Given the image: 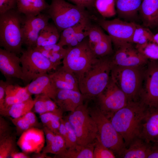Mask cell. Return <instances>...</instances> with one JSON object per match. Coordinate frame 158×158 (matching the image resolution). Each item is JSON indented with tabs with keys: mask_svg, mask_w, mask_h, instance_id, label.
I'll return each instance as SVG.
<instances>
[{
	"mask_svg": "<svg viewBox=\"0 0 158 158\" xmlns=\"http://www.w3.org/2000/svg\"><path fill=\"white\" fill-rule=\"evenodd\" d=\"M46 10L60 33L64 29L92 16L86 9L65 0H51Z\"/></svg>",
	"mask_w": 158,
	"mask_h": 158,
	"instance_id": "5",
	"label": "cell"
},
{
	"mask_svg": "<svg viewBox=\"0 0 158 158\" xmlns=\"http://www.w3.org/2000/svg\"><path fill=\"white\" fill-rule=\"evenodd\" d=\"M54 73L66 82L78 87V80L76 76L73 73L65 69L62 66Z\"/></svg>",
	"mask_w": 158,
	"mask_h": 158,
	"instance_id": "38",
	"label": "cell"
},
{
	"mask_svg": "<svg viewBox=\"0 0 158 158\" xmlns=\"http://www.w3.org/2000/svg\"><path fill=\"white\" fill-rule=\"evenodd\" d=\"M35 102L32 97L24 101L12 104L1 112L0 114L4 116L15 118L21 117L32 111Z\"/></svg>",
	"mask_w": 158,
	"mask_h": 158,
	"instance_id": "27",
	"label": "cell"
},
{
	"mask_svg": "<svg viewBox=\"0 0 158 158\" xmlns=\"http://www.w3.org/2000/svg\"><path fill=\"white\" fill-rule=\"evenodd\" d=\"M135 47L148 59L158 60V44L149 42L141 45H136Z\"/></svg>",
	"mask_w": 158,
	"mask_h": 158,
	"instance_id": "35",
	"label": "cell"
},
{
	"mask_svg": "<svg viewBox=\"0 0 158 158\" xmlns=\"http://www.w3.org/2000/svg\"><path fill=\"white\" fill-rule=\"evenodd\" d=\"M63 117L58 116L50 121L46 126L55 134H59L61 119Z\"/></svg>",
	"mask_w": 158,
	"mask_h": 158,
	"instance_id": "47",
	"label": "cell"
},
{
	"mask_svg": "<svg viewBox=\"0 0 158 158\" xmlns=\"http://www.w3.org/2000/svg\"><path fill=\"white\" fill-rule=\"evenodd\" d=\"M147 108L140 100L129 102L110 117L112 124L123 138L126 148L133 140L140 137Z\"/></svg>",
	"mask_w": 158,
	"mask_h": 158,
	"instance_id": "1",
	"label": "cell"
},
{
	"mask_svg": "<svg viewBox=\"0 0 158 158\" xmlns=\"http://www.w3.org/2000/svg\"><path fill=\"white\" fill-rule=\"evenodd\" d=\"M47 156V154L42 152L37 153H34L31 157L33 158H50Z\"/></svg>",
	"mask_w": 158,
	"mask_h": 158,
	"instance_id": "52",
	"label": "cell"
},
{
	"mask_svg": "<svg viewBox=\"0 0 158 158\" xmlns=\"http://www.w3.org/2000/svg\"><path fill=\"white\" fill-rule=\"evenodd\" d=\"M112 42L108 35L97 43L92 49L97 58H101L110 56L113 53Z\"/></svg>",
	"mask_w": 158,
	"mask_h": 158,
	"instance_id": "32",
	"label": "cell"
},
{
	"mask_svg": "<svg viewBox=\"0 0 158 158\" xmlns=\"http://www.w3.org/2000/svg\"><path fill=\"white\" fill-rule=\"evenodd\" d=\"M63 119L68 133V143L67 146L68 149L78 144L77 138L72 126L67 118L66 117Z\"/></svg>",
	"mask_w": 158,
	"mask_h": 158,
	"instance_id": "41",
	"label": "cell"
},
{
	"mask_svg": "<svg viewBox=\"0 0 158 158\" xmlns=\"http://www.w3.org/2000/svg\"><path fill=\"white\" fill-rule=\"evenodd\" d=\"M10 81L6 80L0 81V112L5 109V90L7 85L10 83Z\"/></svg>",
	"mask_w": 158,
	"mask_h": 158,
	"instance_id": "45",
	"label": "cell"
},
{
	"mask_svg": "<svg viewBox=\"0 0 158 158\" xmlns=\"http://www.w3.org/2000/svg\"><path fill=\"white\" fill-rule=\"evenodd\" d=\"M31 95H43L54 101L58 89L54 85L49 74L40 75L32 81L26 86Z\"/></svg>",
	"mask_w": 158,
	"mask_h": 158,
	"instance_id": "18",
	"label": "cell"
},
{
	"mask_svg": "<svg viewBox=\"0 0 158 158\" xmlns=\"http://www.w3.org/2000/svg\"><path fill=\"white\" fill-rule=\"evenodd\" d=\"M67 149L66 142L59 134H56L53 140L48 145L44 147L42 152L47 154L51 153L55 155L60 154Z\"/></svg>",
	"mask_w": 158,
	"mask_h": 158,
	"instance_id": "33",
	"label": "cell"
},
{
	"mask_svg": "<svg viewBox=\"0 0 158 158\" xmlns=\"http://www.w3.org/2000/svg\"><path fill=\"white\" fill-rule=\"evenodd\" d=\"M15 138L11 135L0 140V158H9L13 152L18 150Z\"/></svg>",
	"mask_w": 158,
	"mask_h": 158,
	"instance_id": "34",
	"label": "cell"
},
{
	"mask_svg": "<svg viewBox=\"0 0 158 158\" xmlns=\"http://www.w3.org/2000/svg\"><path fill=\"white\" fill-rule=\"evenodd\" d=\"M132 43L123 44L115 48L111 58V66H138L147 64L148 59L134 47Z\"/></svg>",
	"mask_w": 158,
	"mask_h": 158,
	"instance_id": "13",
	"label": "cell"
},
{
	"mask_svg": "<svg viewBox=\"0 0 158 158\" xmlns=\"http://www.w3.org/2000/svg\"><path fill=\"white\" fill-rule=\"evenodd\" d=\"M88 109L90 115L97 125V139L115 154L122 157L126 148L122 136L116 130L109 118L98 107Z\"/></svg>",
	"mask_w": 158,
	"mask_h": 158,
	"instance_id": "6",
	"label": "cell"
},
{
	"mask_svg": "<svg viewBox=\"0 0 158 158\" xmlns=\"http://www.w3.org/2000/svg\"><path fill=\"white\" fill-rule=\"evenodd\" d=\"M107 35L98 25L92 24L87 37L89 44L91 49Z\"/></svg>",
	"mask_w": 158,
	"mask_h": 158,
	"instance_id": "36",
	"label": "cell"
},
{
	"mask_svg": "<svg viewBox=\"0 0 158 158\" xmlns=\"http://www.w3.org/2000/svg\"><path fill=\"white\" fill-rule=\"evenodd\" d=\"M59 134L60 135L64 140L67 147L68 143V133L64 120L63 118L61 119V123L59 129Z\"/></svg>",
	"mask_w": 158,
	"mask_h": 158,
	"instance_id": "48",
	"label": "cell"
},
{
	"mask_svg": "<svg viewBox=\"0 0 158 158\" xmlns=\"http://www.w3.org/2000/svg\"><path fill=\"white\" fill-rule=\"evenodd\" d=\"M49 74L54 85L57 89L71 90L80 91L78 87L66 82L54 72L51 73Z\"/></svg>",
	"mask_w": 158,
	"mask_h": 158,
	"instance_id": "39",
	"label": "cell"
},
{
	"mask_svg": "<svg viewBox=\"0 0 158 158\" xmlns=\"http://www.w3.org/2000/svg\"><path fill=\"white\" fill-rule=\"evenodd\" d=\"M11 129L8 122L2 116L0 117V140L12 135Z\"/></svg>",
	"mask_w": 158,
	"mask_h": 158,
	"instance_id": "42",
	"label": "cell"
},
{
	"mask_svg": "<svg viewBox=\"0 0 158 158\" xmlns=\"http://www.w3.org/2000/svg\"><path fill=\"white\" fill-rule=\"evenodd\" d=\"M95 143L86 146L77 144L67 149L63 153L55 155L54 158H93Z\"/></svg>",
	"mask_w": 158,
	"mask_h": 158,
	"instance_id": "24",
	"label": "cell"
},
{
	"mask_svg": "<svg viewBox=\"0 0 158 158\" xmlns=\"http://www.w3.org/2000/svg\"><path fill=\"white\" fill-rule=\"evenodd\" d=\"M45 141L43 129L33 127L23 132L17 142L23 152L29 154L42 151Z\"/></svg>",
	"mask_w": 158,
	"mask_h": 158,
	"instance_id": "14",
	"label": "cell"
},
{
	"mask_svg": "<svg viewBox=\"0 0 158 158\" xmlns=\"http://www.w3.org/2000/svg\"><path fill=\"white\" fill-rule=\"evenodd\" d=\"M15 53L0 49V71L6 80L13 78L23 79L20 57Z\"/></svg>",
	"mask_w": 158,
	"mask_h": 158,
	"instance_id": "15",
	"label": "cell"
},
{
	"mask_svg": "<svg viewBox=\"0 0 158 158\" xmlns=\"http://www.w3.org/2000/svg\"><path fill=\"white\" fill-rule=\"evenodd\" d=\"M93 20L107 32L115 48L126 43H131L135 23L119 18L108 20L98 18L95 16Z\"/></svg>",
	"mask_w": 158,
	"mask_h": 158,
	"instance_id": "11",
	"label": "cell"
},
{
	"mask_svg": "<svg viewBox=\"0 0 158 158\" xmlns=\"http://www.w3.org/2000/svg\"><path fill=\"white\" fill-rule=\"evenodd\" d=\"M66 117L75 132L78 144L86 146L95 142L97 127L90 114L87 103L79 106Z\"/></svg>",
	"mask_w": 158,
	"mask_h": 158,
	"instance_id": "7",
	"label": "cell"
},
{
	"mask_svg": "<svg viewBox=\"0 0 158 158\" xmlns=\"http://www.w3.org/2000/svg\"><path fill=\"white\" fill-rule=\"evenodd\" d=\"M49 6L45 0H17L16 9L20 13L29 17L37 16Z\"/></svg>",
	"mask_w": 158,
	"mask_h": 158,
	"instance_id": "23",
	"label": "cell"
},
{
	"mask_svg": "<svg viewBox=\"0 0 158 158\" xmlns=\"http://www.w3.org/2000/svg\"><path fill=\"white\" fill-rule=\"evenodd\" d=\"M154 35L148 28L135 23L131 43L136 45H141L152 42Z\"/></svg>",
	"mask_w": 158,
	"mask_h": 158,
	"instance_id": "29",
	"label": "cell"
},
{
	"mask_svg": "<svg viewBox=\"0 0 158 158\" xmlns=\"http://www.w3.org/2000/svg\"><path fill=\"white\" fill-rule=\"evenodd\" d=\"M115 154L96 139L95 145L93 158H115Z\"/></svg>",
	"mask_w": 158,
	"mask_h": 158,
	"instance_id": "37",
	"label": "cell"
},
{
	"mask_svg": "<svg viewBox=\"0 0 158 158\" xmlns=\"http://www.w3.org/2000/svg\"><path fill=\"white\" fill-rule=\"evenodd\" d=\"M35 48L57 67L61 63L67 49V48H65L58 43Z\"/></svg>",
	"mask_w": 158,
	"mask_h": 158,
	"instance_id": "25",
	"label": "cell"
},
{
	"mask_svg": "<svg viewBox=\"0 0 158 158\" xmlns=\"http://www.w3.org/2000/svg\"><path fill=\"white\" fill-rule=\"evenodd\" d=\"M79 6L90 10L94 7L95 0H68Z\"/></svg>",
	"mask_w": 158,
	"mask_h": 158,
	"instance_id": "46",
	"label": "cell"
},
{
	"mask_svg": "<svg viewBox=\"0 0 158 158\" xmlns=\"http://www.w3.org/2000/svg\"><path fill=\"white\" fill-rule=\"evenodd\" d=\"M35 102L32 109L39 115L47 112L43 95H36Z\"/></svg>",
	"mask_w": 158,
	"mask_h": 158,
	"instance_id": "40",
	"label": "cell"
},
{
	"mask_svg": "<svg viewBox=\"0 0 158 158\" xmlns=\"http://www.w3.org/2000/svg\"><path fill=\"white\" fill-rule=\"evenodd\" d=\"M152 42L158 44V33L154 35Z\"/></svg>",
	"mask_w": 158,
	"mask_h": 158,
	"instance_id": "53",
	"label": "cell"
},
{
	"mask_svg": "<svg viewBox=\"0 0 158 158\" xmlns=\"http://www.w3.org/2000/svg\"><path fill=\"white\" fill-rule=\"evenodd\" d=\"M151 143L140 137L133 140L125 150L121 157L147 158L150 153Z\"/></svg>",
	"mask_w": 158,
	"mask_h": 158,
	"instance_id": "21",
	"label": "cell"
},
{
	"mask_svg": "<svg viewBox=\"0 0 158 158\" xmlns=\"http://www.w3.org/2000/svg\"><path fill=\"white\" fill-rule=\"evenodd\" d=\"M142 0H115L116 14L123 20L135 21L139 17V12Z\"/></svg>",
	"mask_w": 158,
	"mask_h": 158,
	"instance_id": "19",
	"label": "cell"
},
{
	"mask_svg": "<svg viewBox=\"0 0 158 158\" xmlns=\"http://www.w3.org/2000/svg\"><path fill=\"white\" fill-rule=\"evenodd\" d=\"M10 118L16 126V134L18 135L30 128H37L39 125L35 114L32 111L21 117L15 118L10 117Z\"/></svg>",
	"mask_w": 158,
	"mask_h": 158,
	"instance_id": "28",
	"label": "cell"
},
{
	"mask_svg": "<svg viewBox=\"0 0 158 158\" xmlns=\"http://www.w3.org/2000/svg\"><path fill=\"white\" fill-rule=\"evenodd\" d=\"M60 35V32L55 25L49 23L40 31L35 48L57 43Z\"/></svg>",
	"mask_w": 158,
	"mask_h": 158,
	"instance_id": "26",
	"label": "cell"
},
{
	"mask_svg": "<svg viewBox=\"0 0 158 158\" xmlns=\"http://www.w3.org/2000/svg\"><path fill=\"white\" fill-rule=\"evenodd\" d=\"M147 158H158V143H151L150 152Z\"/></svg>",
	"mask_w": 158,
	"mask_h": 158,
	"instance_id": "50",
	"label": "cell"
},
{
	"mask_svg": "<svg viewBox=\"0 0 158 158\" xmlns=\"http://www.w3.org/2000/svg\"><path fill=\"white\" fill-rule=\"evenodd\" d=\"M10 158H29L30 157L28 154L22 151L19 152L18 150L12 152L10 155Z\"/></svg>",
	"mask_w": 158,
	"mask_h": 158,
	"instance_id": "51",
	"label": "cell"
},
{
	"mask_svg": "<svg viewBox=\"0 0 158 158\" xmlns=\"http://www.w3.org/2000/svg\"><path fill=\"white\" fill-rule=\"evenodd\" d=\"M20 57L23 81L28 84L32 81L58 67L35 48L28 47ZM27 84V85H28Z\"/></svg>",
	"mask_w": 158,
	"mask_h": 158,
	"instance_id": "9",
	"label": "cell"
},
{
	"mask_svg": "<svg viewBox=\"0 0 158 158\" xmlns=\"http://www.w3.org/2000/svg\"><path fill=\"white\" fill-rule=\"evenodd\" d=\"M63 112L61 110L58 111L48 112L40 115V118L43 126H46L52 119L58 116L63 117Z\"/></svg>",
	"mask_w": 158,
	"mask_h": 158,
	"instance_id": "43",
	"label": "cell"
},
{
	"mask_svg": "<svg viewBox=\"0 0 158 158\" xmlns=\"http://www.w3.org/2000/svg\"><path fill=\"white\" fill-rule=\"evenodd\" d=\"M111 68V58H97L78 81V87L85 98L96 97L107 85Z\"/></svg>",
	"mask_w": 158,
	"mask_h": 158,
	"instance_id": "2",
	"label": "cell"
},
{
	"mask_svg": "<svg viewBox=\"0 0 158 158\" xmlns=\"http://www.w3.org/2000/svg\"><path fill=\"white\" fill-rule=\"evenodd\" d=\"M92 24L91 20L72 36L57 43L63 47L66 46V48L72 47L77 45L88 37L89 28Z\"/></svg>",
	"mask_w": 158,
	"mask_h": 158,
	"instance_id": "30",
	"label": "cell"
},
{
	"mask_svg": "<svg viewBox=\"0 0 158 158\" xmlns=\"http://www.w3.org/2000/svg\"><path fill=\"white\" fill-rule=\"evenodd\" d=\"M42 129L45 137L46 145H48L53 140L56 134L46 126H43Z\"/></svg>",
	"mask_w": 158,
	"mask_h": 158,
	"instance_id": "49",
	"label": "cell"
},
{
	"mask_svg": "<svg viewBox=\"0 0 158 158\" xmlns=\"http://www.w3.org/2000/svg\"><path fill=\"white\" fill-rule=\"evenodd\" d=\"M143 66H111L110 77L125 94L128 102L138 100L140 97L145 70Z\"/></svg>",
	"mask_w": 158,
	"mask_h": 158,
	"instance_id": "4",
	"label": "cell"
},
{
	"mask_svg": "<svg viewBox=\"0 0 158 158\" xmlns=\"http://www.w3.org/2000/svg\"><path fill=\"white\" fill-rule=\"evenodd\" d=\"M17 0H0V14L16 9Z\"/></svg>",
	"mask_w": 158,
	"mask_h": 158,
	"instance_id": "44",
	"label": "cell"
},
{
	"mask_svg": "<svg viewBox=\"0 0 158 158\" xmlns=\"http://www.w3.org/2000/svg\"><path fill=\"white\" fill-rule=\"evenodd\" d=\"M96 97L98 107L109 118L115 112L126 105L128 102L125 94L110 76L107 86Z\"/></svg>",
	"mask_w": 158,
	"mask_h": 158,
	"instance_id": "10",
	"label": "cell"
},
{
	"mask_svg": "<svg viewBox=\"0 0 158 158\" xmlns=\"http://www.w3.org/2000/svg\"><path fill=\"white\" fill-rule=\"evenodd\" d=\"M16 8L0 14V45L17 54L22 53L23 18Z\"/></svg>",
	"mask_w": 158,
	"mask_h": 158,
	"instance_id": "3",
	"label": "cell"
},
{
	"mask_svg": "<svg viewBox=\"0 0 158 158\" xmlns=\"http://www.w3.org/2000/svg\"><path fill=\"white\" fill-rule=\"evenodd\" d=\"M85 97L80 91L58 89L54 100L63 112H73L83 103Z\"/></svg>",
	"mask_w": 158,
	"mask_h": 158,
	"instance_id": "16",
	"label": "cell"
},
{
	"mask_svg": "<svg viewBox=\"0 0 158 158\" xmlns=\"http://www.w3.org/2000/svg\"><path fill=\"white\" fill-rule=\"evenodd\" d=\"M67 49L62 67L73 73L78 81L97 58L89 45L88 37L77 45Z\"/></svg>",
	"mask_w": 158,
	"mask_h": 158,
	"instance_id": "8",
	"label": "cell"
},
{
	"mask_svg": "<svg viewBox=\"0 0 158 158\" xmlns=\"http://www.w3.org/2000/svg\"><path fill=\"white\" fill-rule=\"evenodd\" d=\"M94 7L103 18H109L116 14L115 0H95Z\"/></svg>",
	"mask_w": 158,
	"mask_h": 158,
	"instance_id": "31",
	"label": "cell"
},
{
	"mask_svg": "<svg viewBox=\"0 0 158 158\" xmlns=\"http://www.w3.org/2000/svg\"><path fill=\"white\" fill-rule=\"evenodd\" d=\"M140 137L149 143H158V107H148Z\"/></svg>",
	"mask_w": 158,
	"mask_h": 158,
	"instance_id": "17",
	"label": "cell"
},
{
	"mask_svg": "<svg viewBox=\"0 0 158 158\" xmlns=\"http://www.w3.org/2000/svg\"><path fill=\"white\" fill-rule=\"evenodd\" d=\"M145 70L140 100L148 107H158V62H148Z\"/></svg>",
	"mask_w": 158,
	"mask_h": 158,
	"instance_id": "12",
	"label": "cell"
},
{
	"mask_svg": "<svg viewBox=\"0 0 158 158\" xmlns=\"http://www.w3.org/2000/svg\"><path fill=\"white\" fill-rule=\"evenodd\" d=\"M139 15L143 26L158 27V0H142Z\"/></svg>",
	"mask_w": 158,
	"mask_h": 158,
	"instance_id": "20",
	"label": "cell"
},
{
	"mask_svg": "<svg viewBox=\"0 0 158 158\" xmlns=\"http://www.w3.org/2000/svg\"><path fill=\"white\" fill-rule=\"evenodd\" d=\"M32 95L26 86L22 87L10 83L5 90V109L12 104L28 99Z\"/></svg>",
	"mask_w": 158,
	"mask_h": 158,
	"instance_id": "22",
	"label": "cell"
}]
</instances>
